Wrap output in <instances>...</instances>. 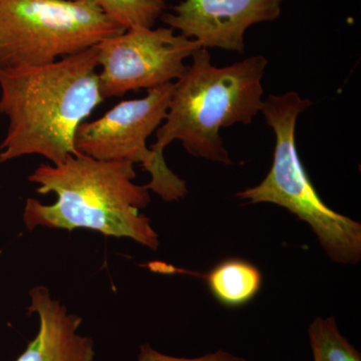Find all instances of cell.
Instances as JSON below:
<instances>
[{"instance_id":"1","label":"cell","mask_w":361,"mask_h":361,"mask_svg":"<svg viewBox=\"0 0 361 361\" xmlns=\"http://www.w3.org/2000/svg\"><path fill=\"white\" fill-rule=\"evenodd\" d=\"M104 99L97 45L47 65L0 71V113L8 118L0 163L39 155L56 166L80 155L75 133Z\"/></svg>"},{"instance_id":"12","label":"cell","mask_w":361,"mask_h":361,"mask_svg":"<svg viewBox=\"0 0 361 361\" xmlns=\"http://www.w3.org/2000/svg\"><path fill=\"white\" fill-rule=\"evenodd\" d=\"M308 334L314 361H361L360 353L341 336L334 317L316 318Z\"/></svg>"},{"instance_id":"11","label":"cell","mask_w":361,"mask_h":361,"mask_svg":"<svg viewBox=\"0 0 361 361\" xmlns=\"http://www.w3.org/2000/svg\"><path fill=\"white\" fill-rule=\"evenodd\" d=\"M168 0H94L114 23L123 30L155 26L165 13Z\"/></svg>"},{"instance_id":"13","label":"cell","mask_w":361,"mask_h":361,"mask_svg":"<svg viewBox=\"0 0 361 361\" xmlns=\"http://www.w3.org/2000/svg\"><path fill=\"white\" fill-rule=\"evenodd\" d=\"M137 361H246L244 358L235 356L226 351L219 350L215 353L202 356L198 358H182L174 356L163 355L155 349L152 348L149 344H142L140 348Z\"/></svg>"},{"instance_id":"2","label":"cell","mask_w":361,"mask_h":361,"mask_svg":"<svg viewBox=\"0 0 361 361\" xmlns=\"http://www.w3.org/2000/svg\"><path fill=\"white\" fill-rule=\"evenodd\" d=\"M135 164L70 156L61 165L42 164L28 177L39 194L56 195V203L44 205L27 199L23 221L37 227L94 230L106 236L130 238L157 250L158 234L140 209L151 202L149 190L134 183Z\"/></svg>"},{"instance_id":"5","label":"cell","mask_w":361,"mask_h":361,"mask_svg":"<svg viewBox=\"0 0 361 361\" xmlns=\"http://www.w3.org/2000/svg\"><path fill=\"white\" fill-rule=\"evenodd\" d=\"M123 32L94 0H0V71L51 63Z\"/></svg>"},{"instance_id":"3","label":"cell","mask_w":361,"mask_h":361,"mask_svg":"<svg viewBox=\"0 0 361 361\" xmlns=\"http://www.w3.org/2000/svg\"><path fill=\"white\" fill-rule=\"evenodd\" d=\"M191 58V65L173 84L165 123L156 130V142L149 149L157 160L166 164L164 149L178 140L190 155L229 165L231 160L220 130L250 123L260 113L267 59L249 56L217 68L204 47Z\"/></svg>"},{"instance_id":"7","label":"cell","mask_w":361,"mask_h":361,"mask_svg":"<svg viewBox=\"0 0 361 361\" xmlns=\"http://www.w3.org/2000/svg\"><path fill=\"white\" fill-rule=\"evenodd\" d=\"M201 47L171 27L130 28L104 39L97 44L102 96L171 84L184 75V61Z\"/></svg>"},{"instance_id":"9","label":"cell","mask_w":361,"mask_h":361,"mask_svg":"<svg viewBox=\"0 0 361 361\" xmlns=\"http://www.w3.org/2000/svg\"><path fill=\"white\" fill-rule=\"evenodd\" d=\"M30 294L28 313L39 315V334L16 361H94V341L78 334L82 317L54 300L47 287H35Z\"/></svg>"},{"instance_id":"10","label":"cell","mask_w":361,"mask_h":361,"mask_svg":"<svg viewBox=\"0 0 361 361\" xmlns=\"http://www.w3.org/2000/svg\"><path fill=\"white\" fill-rule=\"evenodd\" d=\"M195 275L206 279L214 297L229 307L248 303L262 286L260 270L242 259H228L215 266L208 274Z\"/></svg>"},{"instance_id":"6","label":"cell","mask_w":361,"mask_h":361,"mask_svg":"<svg viewBox=\"0 0 361 361\" xmlns=\"http://www.w3.org/2000/svg\"><path fill=\"white\" fill-rule=\"evenodd\" d=\"M173 84L148 90L142 99L123 101L101 118L82 123L75 137V147L82 155L99 161H127L142 164L151 174L147 189L166 202L179 201L188 193L186 182L157 160L147 141L167 116Z\"/></svg>"},{"instance_id":"4","label":"cell","mask_w":361,"mask_h":361,"mask_svg":"<svg viewBox=\"0 0 361 361\" xmlns=\"http://www.w3.org/2000/svg\"><path fill=\"white\" fill-rule=\"evenodd\" d=\"M311 104L296 92L270 94L263 101L261 113L275 135L272 167L260 184L239 192L236 197L252 204L283 207L310 224L332 260L355 265L361 258L360 223L326 206L297 153V118Z\"/></svg>"},{"instance_id":"8","label":"cell","mask_w":361,"mask_h":361,"mask_svg":"<svg viewBox=\"0 0 361 361\" xmlns=\"http://www.w3.org/2000/svg\"><path fill=\"white\" fill-rule=\"evenodd\" d=\"M284 0H182L161 20L204 49L243 54L244 35L250 26L273 21Z\"/></svg>"}]
</instances>
